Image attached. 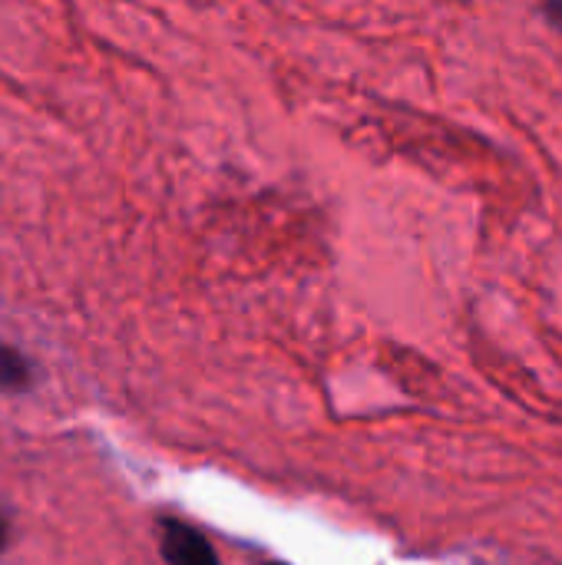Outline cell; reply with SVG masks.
Returning a JSON list of instances; mask_svg holds the SVG:
<instances>
[{"label":"cell","instance_id":"1","mask_svg":"<svg viewBox=\"0 0 562 565\" xmlns=\"http://www.w3.org/2000/svg\"><path fill=\"white\" fill-rule=\"evenodd\" d=\"M162 556L169 565H219L209 540L189 526L172 523L162 536Z\"/></svg>","mask_w":562,"mask_h":565},{"label":"cell","instance_id":"2","mask_svg":"<svg viewBox=\"0 0 562 565\" xmlns=\"http://www.w3.org/2000/svg\"><path fill=\"white\" fill-rule=\"evenodd\" d=\"M30 381V364L20 351L0 344V391H23Z\"/></svg>","mask_w":562,"mask_h":565},{"label":"cell","instance_id":"3","mask_svg":"<svg viewBox=\"0 0 562 565\" xmlns=\"http://www.w3.org/2000/svg\"><path fill=\"white\" fill-rule=\"evenodd\" d=\"M7 546V520H3V513H0V550Z\"/></svg>","mask_w":562,"mask_h":565},{"label":"cell","instance_id":"4","mask_svg":"<svg viewBox=\"0 0 562 565\" xmlns=\"http://www.w3.org/2000/svg\"><path fill=\"white\" fill-rule=\"evenodd\" d=\"M275 565H278V563H275Z\"/></svg>","mask_w":562,"mask_h":565}]
</instances>
